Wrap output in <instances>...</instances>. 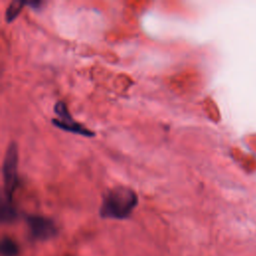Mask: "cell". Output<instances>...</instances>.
Instances as JSON below:
<instances>
[{"instance_id": "6da1fadb", "label": "cell", "mask_w": 256, "mask_h": 256, "mask_svg": "<svg viewBox=\"0 0 256 256\" xmlns=\"http://www.w3.org/2000/svg\"><path fill=\"white\" fill-rule=\"evenodd\" d=\"M137 194L125 186H116L107 191L100 207L103 218L125 219L137 206Z\"/></svg>"}, {"instance_id": "7a4b0ae2", "label": "cell", "mask_w": 256, "mask_h": 256, "mask_svg": "<svg viewBox=\"0 0 256 256\" xmlns=\"http://www.w3.org/2000/svg\"><path fill=\"white\" fill-rule=\"evenodd\" d=\"M2 174L6 196V199L3 201L11 203L12 195L18 183V149L15 143H11L7 148L3 161Z\"/></svg>"}, {"instance_id": "3957f363", "label": "cell", "mask_w": 256, "mask_h": 256, "mask_svg": "<svg viewBox=\"0 0 256 256\" xmlns=\"http://www.w3.org/2000/svg\"><path fill=\"white\" fill-rule=\"evenodd\" d=\"M54 112L58 116L56 119H52V123L57 126L58 128L74 133V134H79L83 135L86 137H93L95 135L94 132L90 131L88 128L83 126L82 124L76 122L71 114L69 113L67 106L64 102L58 101L55 106H54Z\"/></svg>"}, {"instance_id": "277c9868", "label": "cell", "mask_w": 256, "mask_h": 256, "mask_svg": "<svg viewBox=\"0 0 256 256\" xmlns=\"http://www.w3.org/2000/svg\"><path fill=\"white\" fill-rule=\"evenodd\" d=\"M27 224L32 236L39 240L50 239L55 236L57 232L54 222L43 216H29L27 217Z\"/></svg>"}, {"instance_id": "5b68a950", "label": "cell", "mask_w": 256, "mask_h": 256, "mask_svg": "<svg viewBox=\"0 0 256 256\" xmlns=\"http://www.w3.org/2000/svg\"><path fill=\"white\" fill-rule=\"evenodd\" d=\"M26 4V1H19V0H14L12 1L6 10V14H5V18L7 22H11L13 21L18 14L20 13L22 7Z\"/></svg>"}, {"instance_id": "8992f818", "label": "cell", "mask_w": 256, "mask_h": 256, "mask_svg": "<svg viewBox=\"0 0 256 256\" xmlns=\"http://www.w3.org/2000/svg\"><path fill=\"white\" fill-rule=\"evenodd\" d=\"M1 253L3 256H16L18 246L11 238L4 237L1 241Z\"/></svg>"}, {"instance_id": "52a82bcc", "label": "cell", "mask_w": 256, "mask_h": 256, "mask_svg": "<svg viewBox=\"0 0 256 256\" xmlns=\"http://www.w3.org/2000/svg\"><path fill=\"white\" fill-rule=\"evenodd\" d=\"M16 216V212L12 206L11 203L2 202V206H1V218L2 221H12Z\"/></svg>"}]
</instances>
